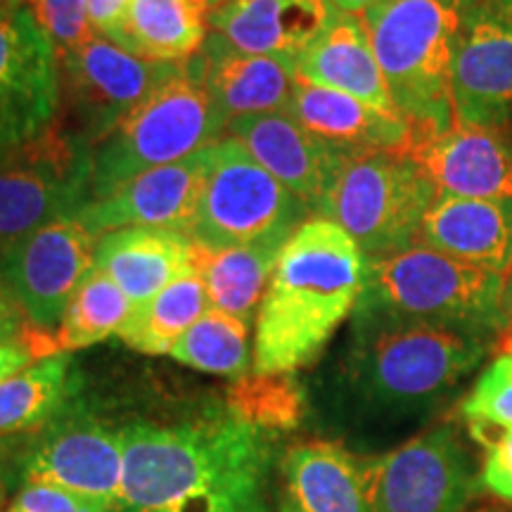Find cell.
Returning a JSON list of instances; mask_svg holds the SVG:
<instances>
[{
	"mask_svg": "<svg viewBox=\"0 0 512 512\" xmlns=\"http://www.w3.org/2000/svg\"><path fill=\"white\" fill-rule=\"evenodd\" d=\"M228 413L266 434L287 432L304 418V392L290 373H247L228 389Z\"/></svg>",
	"mask_w": 512,
	"mask_h": 512,
	"instance_id": "1f68e13d",
	"label": "cell"
},
{
	"mask_svg": "<svg viewBox=\"0 0 512 512\" xmlns=\"http://www.w3.org/2000/svg\"><path fill=\"white\" fill-rule=\"evenodd\" d=\"M214 145L202 147L174 164L145 171L112 195L88 204L76 219L95 238L112 230L138 226L174 228L185 233L207 185L214 162Z\"/></svg>",
	"mask_w": 512,
	"mask_h": 512,
	"instance_id": "2e32d148",
	"label": "cell"
},
{
	"mask_svg": "<svg viewBox=\"0 0 512 512\" xmlns=\"http://www.w3.org/2000/svg\"><path fill=\"white\" fill-rule=\"evenodd\" d=\"M53 354H62L55 335H48V332L36 328H31L27 337L17 339V342L0 344V382Z\"/></svg>",
	"mask_w": 512,
	"mask_h": 512,
	"instance_id": "8d00e7d4",
	"label": "cell"
},
{
	"mask_svg": "<svg viewBox=\"0 0 512 512\" xmlns=\"http://www.w3.org/2000/svg\"><path fill=\"white\" fill-rule=\"evenodd\" d=\"M31 325L24 318L22 309H19L12 294L8 292L3 280H0V344L17 342V339L27 337Z\"/></svg>",
	"mask_w": 512,
	"mask_h": 512,
	"instance_id": "f35d334b",
	"label": "cell"
},
{
	"mask_svg": "<svg viewBox=\"0 0 512 512\" xmlns=\"http://www.w3.org/2000/svg\"><path fill=\"white\" fill-rule=\"evenodd\" d=\"M183 67L185 60H143L107 38H88L60 55V124L95 147Z\"/></svg>",
	"mask_w": 512,
	"mask_h": 512,
	"instance_id": "30bf717a",
	"label": "cell"
},
{
	"mask_svg": "<svg viewBox=\"0 0 512 512\" xmlns=\"http://www.w3.org/2000/svg\"><path fill=\"white\" fill-rule=\"evenodd\" d=\"M470 434L484 446L482 482L491 494L512 503V427L470 425Z\"/></svg>",
	"mask_w": 512,
	"mask_h": 512,
	"instance_id": "e575fe53",
	"label": "cell"
},
{
	"mask_svg": "<svg viewBox=\"0 0 512 512\" xmlns=\"http://www.w3.org/2000/svg\"><path fill=\"white\" fill-rule=\"evenodd\" d=\"M408 157L432 178L439 195L512 200V131L458 126L411 140Z\"/></svg>",
	"mask_w": 512,
	"mask_h": 512,
	"instance_id": "ac0fdd59",
	"label": "cell"
},
{
	"mask_svg": "<svg viewBox=\"0 0 512 512\" xmlns=\"http://www.w3.org/2000/svg\"><path fill=\"white\" fill-rule=\"evenodd\" d=\"M420 242L508 278L512 273V200L439 195L422 221Z\"/></svg>",
	"mask_w": 512,
	"mask_h": 512,
	"instance_id": "603a6c76",
	"label": "cell"
},
{
	"mask_svg": "<svg viewBox=\"0 0 512 512\" xmlns=\"http://www.w3.org/2000/svg\"><path fill=\"white\" fill-rule=\"evenodd\" d=\"M27 10L50 38L57 57L95 36L86 0H29Z\"/></svg>",
	"mask_w": 512,
	"mask_h": 512,
	"instance_id": "836d02e7",
	"label": "cell"
},
{
	"mask_svg": "<svg viewBox=\"0 0 512 512\" xmlns=\"http://www.w3.org/2000/svg\"><path fill=\"white\" fill-rule=\"evenodd\" d=\"M460 415L467 425L512 427V349L503 351L460 403Z\"/></svg>",
	"mask_w": 512,
	"mask_h": 512,
	"instance_id": "d6a6232c",
	"label": "cell"
},
{
	"mask_svg": "<svg viewBox=\"0 0 512 512\" xmlns=\"http://www.w3.org/2000/svg\"><path fill=\"white\" fill-rule=\"evenodd\" d=\"M3 5H8V8H27L29 0H0Z\"/></svg>",
	"mask_w": 512,
	"mask_h": 512,
	"instance_id": "ee69618b",
	"label": "cell"
},
{
	"mask_svg": "<svg viewBox=\"0 0 512 512\" xmlns=\"http://www.w3.org/2000/svg\"><path fill=\"white\" fill-rule=\"evenodd\" d=\"M297 76L313 86L347 93L384 114H399L358 15L337 12L330 27L297 57Z\"/></svg>",
	"mask_w": 512,
	"mask_h": 512,
	"instance_id": "cb8c5ba5",
	"label": "cell"
},
{
	"mask_svg": "<svg viewBox=\"0 0 512 512\" xmlns=\"http://www.w3.org/2000/svg\"><path fill=\"white\" fill-rule=\"evenodd\" d=\"M370 512H463L475 470L451 425L434 427L361 465Z\"/></svg>",
	"mask_w": 512,
	"mask_h": 512,
	"instance_id": "8fae6325",
	"label": "cell"
},
{
	"mask_svg": "<svg viewBox=\"0 0 512 512\" xmlns=\"http://www.w3.org/2000/svg\"><path fill=\"white\" fill-rule=\"evenodd\" d=\"M489 349L475 332L354 313L344 380L368 413L413 418L456 392Z\"/></svg>",
	"mask_w": 512,
	"mask_h": 512,
	"instance_id": "3957f363",
	"label": "cell"
},
{
	"mask_svg": "<svg viewBox=\"0 0 512 512\" xmlns=\"http://www.w3.org/2000/svg\"><path fill=\"white\" fill-rule=\"evenodd\" d=\"M477 3L384 0L363 15L396 112L411 126V140L437 136L453 126L451 67Z\"/></svg>",
	"mask_w": 512,
	"mask_h": 512,
	"instance_id": "277c9868",
	"label": "cell"
},
{
	"mask_svg": "<svg viewBox=\"0 0 512 512\" xmlns=\"http://www.w3.org/2000/svg\"><path fill=\"white\" fill-rule=\"evenodd\" d=\"M86 5L95 36L112 41L121 29V24H124L131 0H86Z\"/></svg>",
	"mask_w": 512,
	"mask_h": 512,
	"instance_id": "74e56055",
	"label": "cell"
},
{
	"mask_svg": "<svg viewBox=\"0 0 512 512\" xmlns=\"http://www.w3.org/2000/svg\"><path fill=\"white\" fill-rule=\"evenodd\" d=\"M491 3H494V5H496V8H498V10H501V12H503V15H505V17H508V19H510V22H512V0H491Z\"/></svg>",
	"mask_w": 512,
	"mask_h": 512,
	"instance_id": "7bdbcfd3",
	"label": "cell"
},
{
	"mask_svg": "<svg viewBox=\"0 0 512 512\" xmlns=\"http://www.w3.org/2000/svg\"><path fill=\"white\" fill-rule=\"evenodd\" d=\"M24 484H50L119 512L124 439L107 422L72 415L43 427L22 458Z\"/></svg>",
	"mask_w": 512,
	"mask_h": 512,
	"instance_id": "5bb4252c",
	"label": "cell"
},
{
	"mask_svg": "<svg viewBox=\"0 0 512 512\" xmlns=\"http://www.w3.org/2000/svg\"><path fill=\"white\" fill-rule=\"evenodd\" d=\"M453 124L512 131V22L491 0L467 17L451 67Z\"/></svg>",
	"mask_w": 512,
	"mask_h": 512,
	"instance_id": "9a60e30c",
	"label": "cell"
},
{
	"mask_svg": "<svg viewBox=\"0 0 512 512\" xmlns=\"http://www.w3.org/2000/svg\"><path fill=\"white\" fill-rule=\"evenodd\" d=\"M505 275L453 259L425 242L366 259L354 313L503 337Z\"/></svg>",
	"mask_w": 512,
	"mask_h": 512,
	"instance_id": "5b68a950",
	"label": "cell"
},
{
	"mask_svg": "<svg viewBox=\"0 0 512 512\" xmlns=\"http://www.w3.org/2000/svg\"><path fill=\"white\" fill-rule=\"evenodd\" d=\"M226 136L238 140L313 216L323 214L332 185L351 159L311 136L287 112L240 117L230 121Z\"/></svg>",
	"mask_w": 512,
	"mask_h": 512,
	"instance_id": "e0dca14e",
	"label": "cell"
},
{
	"mask_svg": "<svg viewBox=\"0 0 512 512\" xmlns=\"http://www.w3.org/2000/svg\"><path fill=\"white\" fill-rule=\"evenodd\" d=\"M5 446L3 441H0V505L5 501V482H8V475H5Z\"/></svg>",
	"mask_w": 512,
	"mask_h": 512,
	"instance_id": "b9f144b4",
	"label": "cell"
},
{
	"mask_svg": "<svg viewBox=\"0 0 512 512\" xmlns=\"http://www.w3.org/2000/svg\"><path fill=\"white\" fill-rule=\"evenodd\" d=\"M95 242L79 219H62L0 252V280L31 328L55 335L69 299L95 264Z\"/></svg>",
	"mask_w": 512,
	"mask_h": 512,
	"instance_id": "4fadbf2b",
	"label": "cell"
},
{
	"mask_svg": "<svg viewBox=\"0 0 512 512\" xmlns=\"http://www.w3.org/2000/svg\"><path fill=\"white\" fill-rule=\"evenodd\" d=\"M223 133L226 128L211 107L197 53L185 60L181 74L140 102L93 147V202L145 171L190 157L221 140Z\"/></svg>",
	"mask_w": 512,
	"mask_h": 512,
	"instance_id": "8992f818",
	"label": "cell"
},
{
	"mask_svg": "<svg viewBox=\"0 0 512 512\" xmlns=\"http://www.w3.org/2000/svg\"><path fill=\"white\" fill-rule=\"evenodd\" d=\"M223 3H228V0H207L209 8H216V5H223Z\"/></svg>",
	"mask_w": 512,
	"mask_h": 512,
	"instance_id": "f6af8a7d",
	"label": "cell"
},
{
	"mask_svg": "<svg viewBox=\"0 0 512 512\" xmlns=\"http://www.w3.org/2000/svg\"><path fill=\"white\" fill-rule=\"evenodd\" d=\"M437 197L432 178L403 150L368 152L344 164L320 216L347 230L366 259H377L420 242Z\"/></svg>",
	"mask_w": 512,
	"mask_h": 512,
	"instance_id": "52a82bcc",
	"label": "cell"
},
{
	"mask_svg": "<svg viewBox=\"0 0 512 512\" xmlns=\"http://www.w3.org/2000/svg\"><path fill=\"white\" fill-rule=\"evenodd\" d=\"M195 3H200V5H207V0H195ZM207 8H209V5H207Z\"/></svg>",
	"mask_w": 512,
	"mask_h": 512,
	"instance_id": "bcb514c9",
	"label": "cell"
},
{
	"mask_svg": "<svg viewBox=\"0 0 512 512\" xmlns=\"http://www.w3.org/2000/svg\"><path fill=\"white\" fill-rule=\"evenodd\" d=\"M119 512H261L271 434L233 413L121 427Z\"/></svg>",
	"mask_w": 512,
	"mask_h": 512,
	"instance_id": "6da1fadb",
	"label": "cell"
},
{
	"mask_svg": "<svg viewBox=\"0 0 512 512\" xmlns=\"http://www.w3.org/2000/svg\"><path fill=\"white\" fill-rule=\"evenodd\" d=\"M169 356L183 366L209 375L245 377L249 373V323L209 309L188 332H183L171 347Z\"/></svg>",
	"mask_w": 512,
	"mask_h": 512,
	"instance_id": "4dcf8cb0",
	"label": "cell"
},
{
	"mask_svg": "<svg viewBox=\"0 0 512 512\" xmlns=\"http://www.w3.org/2000/svg\"><path fill=\"white\" fill-rule=\"evenodd\" d=\"M207 12L195 0H131L112 43L143 60L183 62L207 41Z\"/></svg>",
	"mask_w": 512,
	"mask_h": 512,
	"instance_id": "484cf974",
	"label": "cell"
},
{
	"mask_svg": "<svg viewBox=\"0 0 512 512\" xmlns=\"http://www.w3.org/2000/svg\"><path fill=\"white\" fill-rule=\"evenodd\" d=\"M60 57L27 8L0 3V157L60 121Z\"/></svg>",
	"mask_w": 512,
	"mask_h": 512,
	"instance_id": "7c38bea8",
	"label": "cell"
},
{
	"mask_svg": "<svg viewBox=\"0 0 512 512\" xmlns=\"http://www.w3.org/2000/svg\"><path fill=\"white\" fill-rule=\"evenodd\" d=\"M95 268L110 275L136 306L197 271V247L174 228H121L95 242Z\"/></svg>",
	"mask_w": 512,
	"mask_h": 512,
	"instance_id": "7402d4cb",
	"label": "cell"
},
{
	"mask_svg": "<svg viewBox=\"0 0 512 512\" xmlns=\"http://www.w3.org/2000/svg\"><path fill=\"white\" fill-rule=\"evenodd\" d=\"M313 219L278 178L268 174L235 138L214 145V162L185 235L207 252L287 242Z\"/></svg>",
	"mask_w": 512,
	"mask_h": 512,
	"instance_id": "ba28073f",
	"label": "cell"
},
{
	"mask_svg": "<svg viewBox=\"0 0 512 512\" xmlns=\"http://www.w3.org/2000/svg\"><path fill=\"white\" fill-rule=\"evenodd\" d=\"M285 112L311 136L347 157L403 150L411 140V126L399 114H384L347 93L313 86L299 76Z\"/></svg>",
	"mask_w": 512,
	"mask_h": 512,
	"instance_id": "44dd1931",
	"label": "cell"
},
{
	"mask_svg": "<svg viewBox=\"0 0 512 512\" xmlns=\"http://www.w3.org/2000/svg\"><path fill=\"white\" fill-rule=\"evenodd\" d=\"M332 0H228L209 8V34L238 53L297 57L337 17Z\"/></svg>",
	"mask_w": 512,
	"mask_h": 512,
	"instance_id": "d6986e66",
	"label": "cell"
},
{
	"mask_svg": "<svg viewBox=\"0 0 512 512\" xmlns=\"http://www.w3.org/2000/svg\"><path fill=\"white\" fill-rule=\"evenodd\" d=\"M503 311H505V332H503V337H505V335H512V273H510V278L505 280Z\"/></svg>",
	"mask_w": 512,
	"mask_h": 512,
	"instance_id": "60d3db41",
	"label": "cell"
},
{
	"mask_svg": "<svg viewBox=\"0 0 512 512\" xmlns=\"http://www.w3.org/2000/svg\"><path fill=\"white\" fill-rule=\"evenodd\" d=\"M335 3V8L339 12H347V15H358L363 17L368 10L377 8V5H382L384 0H332Z\"/></svg>",
	"mask_w": 512,
	"mask_h": 512,
	"instance_id": "ab89813d",
	"label": "cell"
},
{
	"mask_svg": "<svg viewBox=\"0 0 512 512\" xmlns=\"http://www.w3.org/2000/svg\"><path fill=\"white\" fill-rule=\"evenodd\" d=\"M283 247L285 242H261L223 252H207L197 247V271L207 285L211 309L249 323L264 302Z\"/></svg>",
	"mask_w": 512,
	"mask_h": 512,
	"instance_id": "4316f807",
	"label": "cell"
},
{
	"mask_svg": "<svg viewBox=\"0 0 512 512\" xmlns=\"http://www.w3.org/2000/svg\"><path fill=\"white\" fill-rule=\"evenodd\" d=\"M131 311L133 302L124 290L93 264L69 299L60 328L55 332L57 347L72 354L76 349L105 342L107 337L117 335Z\"/></svg>",
	"mask_w": 512,
	"mask_h": 512,
	"instance_id": "f546056e",
	"label": "cell"
},
{
	"mask_svg": "<svg viewBox=\"0 0 512 512\" xmlns=\"http://www.w3.org/2000/svg\"><path fill=\"white\" fill-rule=\"evenodd\" d=\"M93 202V145L62 126L0 157V252Z\"/></svg>",
	"mask_w": 512,
	"mask_h": 512,
	"instance_id": "9c48e42d",
	"label": "cell"
},
{
	"mask_svg": "<svg viewBox=\"0 0 512 512\" xmlns=\"http://www.w3.org/2000/svg\"><path fill=\"white\" fill-rule=\"evenodd\" d=\"M366 254L325 216L302 223L285 242L256 313L252 373H297L323 354L354 313Z\"/></svg>",
	"mask_w": 512,
	"mask_h": 512,
	"instance_id": "7a4b0ae2",
	"label": "cell"
},
{
	"mask_svg": "<svg viewBox=\"0 0 512 512\" xmlns=\"http://www.w3.org/2000/svg\"><path fill=\"white\" fill-rule=\"evenodd\" d=\"M211 309L200 271H192L164 287L155 297L133 306L117 337L140 354L169 356L176 339Z\"/></svg>",
	"mask_w": 512,
	"mask_h": 512,
	"instance_id": "83f0119b",
	"label": "cell"
},
{
	"mask_svg": "<svg viewBox=\"0 0 512 512\" xmlns=\"http://www.w3.org/2000/svg\"><path fill=\"white\" fill-rule=\"evenodd\" d=\"M5 512H117V508L64 491L60 486L24 484Z\"/></svg>",
	"mask_w": 512,
	"mask_h": 512,
	"instance_id": "d590c367",
	"label": "cell"
},
{
	"mask_svg": "<svg viewBox=\"0 0 512 512\" xmlns=\"http://www.w3.org/2000/svg\"><path fill=\"white\" fill-rule=\"evenodd\" d=\"M283 489V512H370L361 465L332 441L290 448Z\"/></svg>",
	"mask_w": 512,
	"mask_h": 512,
	"instance_id": "d4e9b609",
	"label": "cell"
},
{
	"mask_svg": "<svg viewBox=\"0 0 512 512\" xmlns=\"http://www.w3.org/2000/svg\"><path fill=\"white\" fill-rule=\"evenodd\" d=\"M200 60L204 88L223 128L240 117L285 112L290 105L297 83L294 60L238 53L211 34L200 50Z\"/></svg>",
	"mask_w": 512,
	"mask_h": 512,
	"instance_id": "ffe728a7",
	"label": "cell"
},
{
	"mask_svg": "<svg viewBox=\"0 0 512 512\" xmlns=\"http://www.w3.org/2000/svg\"><path fill=\"white\" fill-rule=\"evenodd\" d=\"M72 392V356L41 358L0 382V439L46 427Z\"/></svg>",
	"mask_w": 512,
	"mask_h": 512,
	"instance_id": "f1b7e54d",
	"label": "cell"
}]
</instances>
